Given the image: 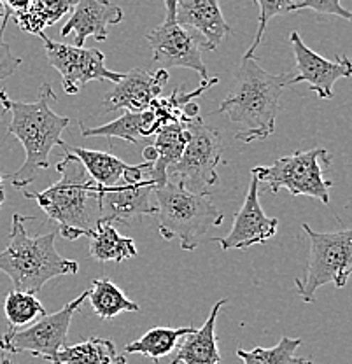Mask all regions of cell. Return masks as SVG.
Listing matches in <instances>:
<instances>
[{
    "label": "cell",
    "instance_id": "cell-17",
    "mask_svg": "<svg viewBox=\"0 0 352 364\" xmlns=\"http://www.w3.org/2000/svg\"><path fill=\"white\" fill-rule=\"evenodd\" d=\"M176 21L203 36V48L215 51L232 28L226 23L219 0H176Z\"/></svg>",
    "mask_w": 352,
    "mask_h": 364
},
{
    "label": "cell",
    "instance_id": "cell-14",
    "mask_svg": "<svg viewBox=\"0 0 352 364\" xmlns=\"http://www.w3.org/2000/svg\"><path fill=\"white\" fill-rule=\"evenodd\" d=\"M251 184H249L247 195H245L244 205L240 210L235 214L232 231L226 237L212 238L221 245L225 250H245L256 244H265L270 238L275 237L279 228V221L275 218H268L260 205V182L255 176H251Z\"/></svg>",
    "mask_w": 352,
    "mask_h": 364
},
{
    "label": "cell",
    "instance_id": "cell-25",
    "mask_svg": "<svg viewBox=\"0 0 352 364\" xmlns=\"http://www.w3.org/2000/svg\"><path fill=\"white\" fill-rule=\"evenodd\" d=\"M88 299L92 303V309L98 317L109 321L123 312H137L139 305L112 282L107 277L93 279L92 289H88Z\"/></svg>",
    "mask_w": 352,
    "mask_h": 364
},
{
    "label": "cell",
    "instance_id": "cell-12",
    "mask_svg": "<svg viewBox=\"0 0 352 364\" xmlns=\"http://www.w3.org/2000/svg\"><path fill=\"white\" fill-rule=\"evenodd\" d=\"M146 41L153 49V62L161 63L165 70L174 67H184L198 72L207 81L209 72L200 53L196 36L189 33L176 21V0H165V20L146 33Z\"/></svg>",
    "mask_w": 352,
    "mask_h": 364
},
{
    "label": "cell",
    "instance_id": "cell-11",
    "mask_svg": "<svg viewBox=\"0 0 352 364\" xmlns=\"http://www.w3.org/2000/svg\"><path fill=\"white\" fill-rule=\"evenodd\" d=\"M46 49L49 65L62 75V86L67 95H78L90 81H109L116 85L123 72L109 70L105 67V55L97 48H75V46L55 43L41 33Z\"/></svg>",
    "mask_w": 352,
    "mask_h": 364
},
{
    "label": "cell",
    "instance_id": "cell-23",
    "mask_svg": "<svg viewBox=\"0 0 352 364\" xmlns=\"http://www.w3.org/2000/svg\"><path fill=\"white\" fill-rule=\"evenodd\" d=\"M195 331V328H153L144 333L139 340L124 345V350L128 354H141L149 358L154 364L170 355L179 345V341L189 333Z\"/></svg>",
    "mask_w": 352,
    "mask_h": 364
},
{
    "label": "cell",
    "instance_id": "cell-24",
    "mask_svg": "<svg viewBox=\"0 0 352 364\" xmlns=\"http://www.w3.org/2000/svg\"><path fill=\"white\" fill-rule=\"evenodd\" d=\"M78 0H32L23 14H16L14 21L26 33L41 36L49 26L56 25L65 14L74 9Z\"/></svg>",
    "mask_w": 352,
    "mask_h": 364
},
{
    "label": "cell",
    "instance_id": "cell-26",
    "mask_svg": "<svg viewBox=\"0 0 352 364\" xmlns=\"http://www.w3.org/2000/svg\"><path fill=\"white\" fill-rule=\"evenodd\" d=\"M116 345L109 338L92 336L75 345H65L60 348L51 364H102L116 358Z\"/></svg>",
    "mask_w": 352,
    "mask_h": 364
},
{
    "label": "cell",
    "instance_id": "cell-22",
    "mask_svg": "<svg viewBox=\"0 0 352 364\" xmlns=\"http://www.w3.org/2000/svg\"><path fill=\"white\" fill-rule=\"evenodd\" d=\"M62 149L69 151L82 163L88 176L100 189L116 186L123 177L124 168L128 166V163H124L123 159L114 156V154L102 153V151L86 149V147H69L67 144Z\"/></svg>",
    "mask_w": 352,
    "mask_h": 364
},
{
    "label": "cell",
    "instance_id": "cell-8",
    "mask_svg": "<svg viewBox=\"0 0 352 364\" xmlns=\"http://www.w3.org/2000/svg\"><path fill=\"white\" fill-rule=\"evenodd\" d=\"M188 142L176 165L166 172L169 181L177 179V184L193 195L209 196L210 189L219 182L218 165L221 163L223 144L215 128L207 127L202 117L186 121Z\"/></svg>",
    "mask_w": 352,
    "mask_h": 364
},
{
    "label": "cell",
    "instance_id": "cell-34",
    "mask_svg": "<svg viewBox=\"0 0 352 364\" xmlns=\"http://www.w3.org/2000/svg\"><path fill=\"white\" fill-rule=\"evenodd\" d=\"M7 179V176L0 173V207H2L4 200H6V189H4V181Z\"/></svg>",
    "mask_w": 352,
    "mask_h": 364
},
{
    "label": "cell",
    "instance_id": "cell-9",
    "mask_svg": "<svg viewBox=\"0 0 352 364\" xmlns=\"http://www.w3.org/2000/svg\"><path fill=\"white\" fill-rule=\"evenodd\" d=\"M86 298H88V289L67 303L58 312L46 314L37 318L26 329H9L0 336V350L30 354L33 358H43L53 363L60 348L65 347L72 318L82 309Z\"/></svg>",
    "mask_w": 352,
    "mask_h": 364
},
{
    "label": "cell",
    "instance_id": "cell-37",
    "mask_svg": "<svg viewBox=\"0 0 352 364\" xmlns=\"http://www.w3.org/2000/svg\"><path fill=\"white\" fill-rule=\"evenodd\" d=\"M0 11H4V6H2V2H0Z\"/></svg>",
    "mask_w": 352,
    "mask_h": 364
},
{
    "label": "cell",
    "instance_id": "cell-32",
    "mask_svg": "<svg viewBox=\"0 0 352 364\" xmlns=\"http://www.w3.org/2000/svg\"><path fill=\"white\" fill-rule=\"evenodd\" d=\"M4 6V11L9 14H23L26 13V9L30 7V4H32V0H0Z\"/></svg>",
    "mask_w": 352,
    "mask_h": 364
},
{
    "label": "cell",
    "instance_id": "cell-1",
    "mask_svg": "<svg viewBox=\"0 0 352 364\" xmlns=\"http://www.w3.org/2000/svg\"><path fill=\"white\" fill-rule=\"evenodd\" d=\"M58 100L48 82L39 88L36 102H18L9 98L6 90L0 91V104L11 116L7 134L14 135L25 149V163L11 176V184L23 189L37 179L43 170L49 168V154L53 147H63L62 134L70 119L51 109V102Z\"/></svg>",
    "mask_w": 352,
    "mask_h": 364
},
{
    "label": "cell",
    "instance_id": "cell-31",
    "mask_svg": "<svg viewBox=\"0 0 352 364\" xmlns=\"http://www.w3.org/2000/svg\"><path fill=\"white\" fill-rule=\"evenodd\" d=\"M310 9L316 11L317 14H331V16L343 18V20H351V11L340 4V0H300V2H293L289 7V13H298V11Z\"/></svg>",
    "mask_w": 352,
    "mask_h": 364
},
{
    "label": "cell",
    "instance_id": "cell-18",
    "mask_svg": "<svg viewBox=\"0 0 352 364\" xmlns=\"http://www.w3.org/2000/svg\"><path fill=\"white\" fill-rule=\"evenodd\" d=\"M226 303H228L226 299H219L212 306L209 317L203 322L202 328L195 329L179 341L176 358L170 364H221L218 336H215V321H218L219 310Z\"/></svg>",
    "mask_w": 352,
    "mask_h": 364
},
{
    "label": "cell",
    "instance_id": "cell-35",
    "mask_svg": "<svg viewBox=\"0 0 352 364\" xmlns=\"http://www.w3.org/2000/svg\"><path fill=\"white\" fill-rule=\"evenodd\" d=\"M102 364H127V361H124L123 355H116V358L112 359V361H105V363H102Z\"/></svg>",
    "mask_w": 352,
    "mask_h": 364
},
{
    "label": "cell",
    "instance_id": "cell-5",
    "mask_svg": "<svg viewBox=\"0 0 352 364\" xmlns=\"http://www.w3.org/2000/svg\"><path fill=\"white\" fill-rule=\"evenodd\" d=\"M151 200L161 237L179 240L181 249L188 252L198 247L200 238L212 226H221L225 221V214L209 196L193 195L174 181L154 188Z\"/></svg>",
    "mask_w": 352,
    "mask_h": 364
},
{
    "label": "cell",
    "instance_id": "cell-33",
    "mask_svg": "<svg viewBox=\"0 0 352 364\" xmlns=\"http://www.w3.org/2000/svg\"><path fill=\"white\" fill-rule=\"evenodd\" d=\"M144 158H146V161H151V163H154L156 161V158H158V154H156V149H154L153 146H147V147H144Z\"/></svg>",
    "mask_w": 352,
    "mask_h": 364
},
{
    "label": "cell",
    "instance_id": "cell-36",
    "mask_svg": "<svg viewBox=\"0 0 352 364\" xmlns=\"http://www.w3.org/2000/svg\"><path fill=\"white\" fill-rule=\"evenodd\" d=\"M0 364H16V363H13L11 359H7L6 355H0Z\"/></svg>",
    "mask_w": 352,
    "mask_h": 364
},
{
    "label": "cell",
    "instance_id": "cell-30",
    "mask_svg": "<svg viewBox=\"0 0 352 364\" xmlns=\"http://www.w3.org/2000/svg\"><path fill=\"white\" fill-rule=\"evenodd\" d=\"M9 13L6 11H0V82L9 79L18 68L21 67L23 60L18 58L11 51V46L4 41V30H6L7 21H9Z\"/></svg>",
    "mask_w": 352,
    "mask_h": 364
},
{
    "label": "cell",
    "instance_id": "cell-7",
    "mask_svg": "<svg viewBox=\"0 0 352 364\" xmlns=\"http://www.w3.org/2000/svg\"><path fill=\"white\" fill-rule=\"evenodd\" d=\"M310 238V257L304 279H294V287L305 303H312L319 287L333 284L346 287L352 272V231L340 230L319 233L302 225Z\"/></svg>",
    "mask_w": 352,
    "mask_h": 364
},
{
    "label": "cell",
    "instance_id": "cell-4",
    "mask_svg": "<svg viewBox=\"0 0 352 364\" xmlns=\"http://www.w3.org/2000/svg\"><path fill=\"white\" fill-rule=\"evenodd\" d=\"M26 221L36 218L13 214L9 244L0 252V272L9 277L14 291L39 294L55 277L75 275L79 263L56 250V231L32 237L26 233Z\"/></svg>",
    "mask_w": 352,
    "mask_h": 364
},
{
    "label": "cell",
    "instance_id": "cell-20",
    "mask_svg": "<svg viewBox=\"0 0 352 364\" xmlns=\"http://www.w3.org/2000/svg\"><path fill=\"white\" fill-rule=\"evenodd\" d=\"M186 121H174V123L165 124L156 135H154V142L151 146L156 149V161L153 163V168H151L149 177L151 181L158 186H164L169 182L166 172L172 168L177 163V159L183 154L184 146L188 142V134H186Z\"/></svg>",
    "mask_w": 352,
    "mask_h": 364
},
{
    "label": "cell",
    "instance_id": "cell-19",
    "mask_svg": "<svg viewBox=\"0 0 352 364\" xmlns=\"http://www.w3.org/2000/svg\"><path fill=\"white\" fill-rule=\"evenodd\" d=\"M82 136H107V139H121L124 142L139 144L141 139L154 136L158 134L156 117L151 109L142 112H123L119 117L102 127H85L79 123Z\"/></svg>",
    "mask_w": 352,
    "mask_h": 364
},
{
    "label": "cell",
    "instance_id": "cell-13",
    "mask_svg": "<svg viewBox=\"0 0 352 364\" xmlns=\"http://www.w3.org/2000/svg\"><path fill=\"white\" fill-rule=\"evenodd\" d=\"M289 43L293 46L294 60H297V72L289 86L298 82H306L309 88L323 100L333 98V86L338 79L351 77L352 65L346 55H340L335 62L317 55L316 51L304 43L298 32L289 33Z\"/></svg>",
    "mask_w": 352,
    "mask_h": 364
},
{
    "label": "cell",
    "instance_id": "cell-6",
    "mask_svg": "<svg viewBox=\"0 0 352 364\" xmlns=\"http://www.w3.org/2000/svg\"><path fill=\"white\" fill-rule=\"evenodd\" d=\"M331 166V156L323 147L297 151L279 158L272 165L251 170L258 182H265L272 193L287 189L291 196H310L324 205L329 203V188L333 181L324 179V172Z\"/></svg>",
    "mask_w": 352,
    "mask_h": 364
},
{
    "label": "cell",
    "instance_id": "cell-27",
    "mask_svg": "<svg viewBox=\"0 0 352 364\" xmlns=\"http://www.w3.org/2000/svg\"><path fill=\"white\" fill-rule=\"evenodd\" d=\"M300 347V338L282 336L275 347H255L252 350L237 348V355L244 364H312V359L298 358L297 350Z\"/></svg>",
    "mask_w": 352,
    "mask_h": 364
},
{
    "label": "cell",
    "instance_id": "cell-15",
    "mask_svg": "<svg viewBox=\"0 0 352 364\" xmlns=\"http://www.w3.org/2000/svg\"><path fill=\"white\" fill-rule=\"evenodd\" d=\"M169 70H147V68H132L112 86V90L102 100L105 112L124 111L142 112L160 97L164 86L169 82Z\"/></svg>",
    "mask_w": 352,
    "mask_h": 364
},
{
    "label": "cell",
    "instance_id": "cell-29",
    "mask_svg": "<svg viewBox=\"0 0 352 364\" xmlns=\"http://www.w3.org/2000/svg\"><path fill=\"white\" fill-rule=\"evenodd\" d=\"M260 6V18H258V32H256L255 41L249 46V49L245 51V58H252L255 51L258 49L265 36V30H267L268 21L275 16H281V14L289 13V7L293 6V0H255Z\"/></svg>",
    "mask_w": 352,
    "mask_h": 364
},
{
    "label": "cell",
    "instance_id": "cell-28",
    "mask_svg": "<svg viewBox=\"0 0 352 364\" xmlns=\"http://www.w3.org/2000/svg\"><path fill=\"white\" fill-rule=\"evenodd\" d=\"M4 314L14 329L33 324L37 318L46 316V309L36 294L23 291H9L4 299Z\"/></svg>",
    "mask_w": 352,
    "mask_h": 364
},
{
    "label": "cell",
    "instance_id": "cell-3",
    "mask_svg": "<svg viewBox=\"0 0 352 364\" xmlns=\"http://www.w3.org/2000/svg\"><path fill=\"white\" fill-rule=\"evenodd\" d=\"M60 179L39 193L25 191V198L36 200L37 205L58 225L56 233L67 240L90 237L98 223V188L74 154L65 151V158L58 161Z\"/></svg>",
    "mask_w": 352,
    "mask_h": 364
},
{
    "label": "cell",
    "instance_id": "cell-10",
    "mask_svg": "<svg viewBox=\"0 0 352 364\" xmlns=\"http://www.w3.org/2000/svg\"><path fill=\"white\" fill-rule=\"evenodd\" d=\"M151 168H153L151 161L128 165L116 186L107 189H100L97 186L98 221L111 223V225H116V223L128 225L141 215L154 214L151 195L156 184L149 177Z\"/></svg>",
    "mask_w": 352,
    "mask_h": 364
},
{
    "label": "cell",
    "instance_id": "cell-21",
    "mask_svg": "<svg viewBox=\"0 0 352 364\" xmlns=\"http://www.w3.org/2000/svg\"><path fill=\"white\" fill-rule=\"evenodd\" d=\"M90 256L98 263H123L137 256V247L130 237H123L111 223L98 221L90 233Z\"/></svg>",
    "mask_w": 352,
    "mask_h": 364
},
{
    "label": "cell",
    "instance_id": "cell-16",
    "mask_svg": "<svg viewBox=\"0 0 352 364\" xmlns=\"http://www.w3.org/2000/svg\"><path fill=\"white\" fill-rule=\"evenodd\" d=\"M69 21L63 25L62 36L74 33L75 48H85L88 37L104 43L109 37V26L123 21V9L111 0H78L70 11Z\"/></svg>",
    "mask_w": 352,
    "mask_h": 364
},
{
    "label": "cell",
    "instance_id": "cell-2",
    "mask_svg": "<svg viewBox=\"0 0 352 364\" xmlns=\"http://www.w3.org/2000/svg\"><path fill=\"white\" fill-rule=\"evenodd\" d=\"M293 77L294 74L291 72L270 74L255 56H244L235 74L232 93L221 102L215 112L226 114L237 124V140H267L275 132L282 90L291 85Z\"/></svg>",
    "mask_w": 352,
    "mask_h": 364
}]
</instances>
